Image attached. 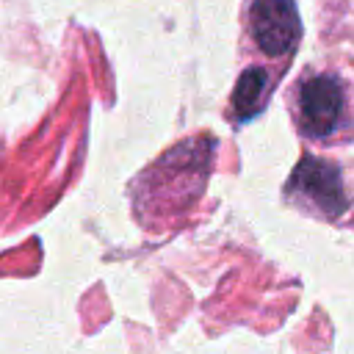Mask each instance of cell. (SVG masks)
Instances as JSON below:
<instances>
[{
	"label": "cell",
	"mask_w": 354,
	"mask_h": 354,
	"mask_svg": "<svg viewBox=\"0 0 354 354\" xmlns=\"http://www.w3.org/2000/svg\"><path fill=\"white\" fill-rule=\"evenodd\" d=\"M285 191L293 199H307L318 213H324L329 218H337L348 210V196H346V185L340 180V169L329 160L304 158L293 169Z\"/></svg>",
	"instance_id": "1"
},
{
	"label": "cell",
	"mask_w": 354,
	"mask_h": 354,
	"mask_svg": "<svg viewBox=\"0 0 354 354\" xmlns=\"http://www.w3.org/2000/svg\"><path fill=\"white\" fill-rule=\"evenodd\" d=\"M346 111L343 86L332 75L310 77L299 91V119L310 136H329L340 127Z\"/></svg>",
	"instance_id": "2"
},
{
	"label": "cell",
	"mask_w": 354,
	"mask_h": 354,
	"mask_svg": "<svg viewBox=\"0 0 354 354\" xmlns=\"http://www.w3.org/2000/svg\"><path fill=\"white\" fill-rule=\"evenodd\" d=\"M299 17L290 0H254L252 33L268 55H285L299 41Z\"/></svg>",
	"instance_id": "3"
},
{
	"label": "cell",
	"mask_w": 354,
	"mask_h": 354,
	"mask_svg": "<svg viewBox=\"0 0 354 354\" xmlns=\"http://www.w3.org/2000/svg\"><path fill=\"white\" fill-rule=\"evenodd\" d=\"M268 91H271V77L266 69L260 66H252L246 69L238 83H235V91H232V111L241 122H249L254 119L263 108H266V100H268Z\"/></svg>",
	"instance_id": "4"
}]
</instances>
